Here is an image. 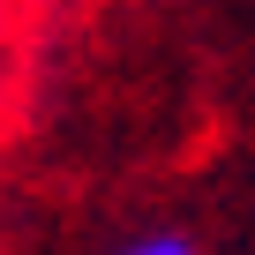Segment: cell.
<instances>
[{
    "instance_id": "1",
    "label": "cell",
    "mask_w": 255,
    "mask_h": 255,
    "mask_svg": "<svg viewBox=\"0 0 255 255\" xmlns=\"http://www.w3.org/2000/svg\"><path fill=\"white\" fill-rule=\"evenodd\" d=\"M105 255H203L188 233H128L120 248H105Z\"/></svg>"
},
{
    "instance_id": "2",
    "label": "cell",
    "mask_w": 255,
    "mask_h": 255,
    "mask_svg": "<svg viewBox=\"0 0 255 255\" xmlns=\"http://www.w3.org/2000/svg\"><path fill=\"white\" fill-rule=\"evenodd\" d=\"M0 68H8V38H0Z\"/></svg>"
}]
</instances>
